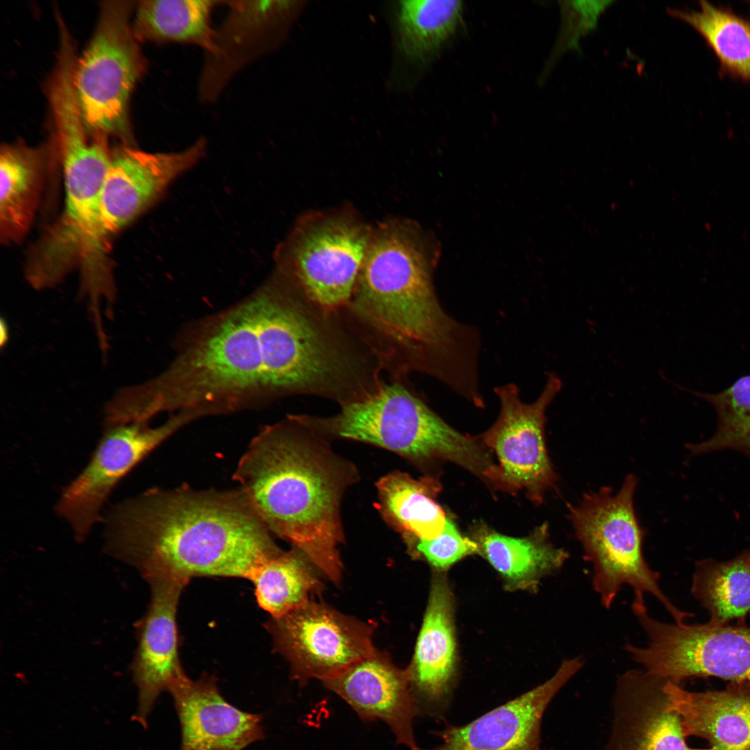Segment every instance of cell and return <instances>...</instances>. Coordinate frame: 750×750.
<instances>
[{
  "label": "cell",
  "instance_id": "1",
  "mask_svg": "<svg viewBox=\"0 0 750 750\" xmlns=\"http://www.w3.org/2000/svg\"><path fill=\"white\" fill-rule=\"evenodd\" d=\"M104 550L147 581L249 579L282 551L240 490H147L104 512Z\"/></svg>",
  "mask_w": 750,
  "mask_h": 750
},
{
  "label": "cell",
  "instance_id": "2",
  "mask_svg": "<svg viewBox=\"0 0 750 750\" xmlns=\"http://www.w3.org/2000/svg\"><path fill=\"white\" fill-rule=\"evenodd\" d=\"M304 359L295 310L272 280L220 317L161 381L173 408L212 413L253 392L297 394Z\"/></svg>",
  "mask_w": 750,
  "mask_h": 750
},
{
  "label": "cell",
  "instance_id": "3",
  "mask_svg": "<svg viewBox=\"0 0 750 750\" xmlns=\"http://www.w3.org/2000/svg\"><path fill=\"white\" fill-rule=\"evenodd\" d=\"M233 478L270 533L340 583V503L345 489L357 478L349 461L291 416L251 440Z\"/></svg>",
  "mask_w": 750,
  "mask_h": 750
},
{
  "label": "cell",
  "instance_id": "4",
  "mask_svg": "<svg viewBox=\"0 0 750 750\" xmlns=\"http://www.w3.org/2000/svg\"><path fill=\"white\" fill-rule=\"evenodd\" d=\"M433 236L410 221L385 222L372 231L347 310L376 340L391 346L427 342L451 317L433 285L440 258Z\"/></svg>",
  "mask_w": 750,
  "mask_h": 750
},
{
  "label": "cell",
  "instance_id": "5",
  "mask_svg": "<svg viewBox=\"0 0 750 750\" xmlns=\"http://www.w3.org/2000/svg\"><path fill=\"white\" fill-rule=\"evenodd\" d=\"M294 417L319 435L376 445L421 465L451 462L484 482L497 466L479 439L452 428L397 381L341 405L333 416Z\"/></svg>",
  "mask_w": 750,
  "mask_h": 750
},
{
  "label": "cell",
  "instance_id": "6",
  "mask_svg": "<svg viewBox=\"0 0 750 750\" xmlns=\"http://www.w3.org/2000/svg\"><path fill=\"white\" fill-rule=\"evenodd\" d=\"M60 151L65 208L59 221L35 251L26 277L34 289L45 290L56 285L80 265L81 287L99 291L114 281L106 261L108 244L101 222V190L111 157L100 139Z\"/></svg>",
  "mask_w": 750,
  "mask_h": 750
},
{
  "label": "cell",
  "instance_id": "7",
  "mask_svg": "<svg viewBox=\"0 0 750 750\" xmlns=\"http://www.w3.org/2000/svg\"><path fill=\"white\" fill-rule=\"evenodd\" d=\"M636 486V477L629 474L617 492L604 487L569 506L568 517L592 565L593 589L601 605L609 609L622 588L628 585L633 591V602L645 603L644 595L651 594L675 623H685L692 615L670 601L660 586L659 573L644 558V531L634 509Z\"/></svg>",
  "mask_w": 750,
  "mask_h": 750
},
{
  "label": "cell",
  "instance_id": "8",
  "mask_svg": "<svg viewBox=\"0 0 750 750\" xmlns=\"http://www.w3.org/2000/svg\"><path fill=\"white\" fill-rule=\"evenodd\" d=\"M647 638L644 647L627 644L631 659L649 674L679 685L691 678L750 681V626L669 624L652 617L646 604H632Z\"/></svg>",
  "mask_w": 750,
  "mask_h": 750
},
{
  "label": "cell",
  "instance_id": "9",
  "mask_svg": "<svg viewBox=\"0 0 750 750\" xmlns=\"http://www.w3.org/2000/svg\"><path fill=\"white\" fill-rule=\"evenodd\" d=\"M132 1H109L74 71V85L86 128L130 139L127 106L144 60L132 30Z\"/></svg>",
  "mask_w": 750,
  "mask_h": 750
},
{
  "label": "cell",
  "instance_id": "10",
  "mask_svg": "<svg viewBox=\"0 0 750 750\" xmlns=\"http://www.w3.org/2000/svg\"><path fill=\"white\" fill-rule=\"evenodd\" d=\"M372 230L344 214L316 215L294 230L282 273L314 303L340 312L349 303Z\"/></svg>",
  "mask_w": 750,
  "mask_h": 750
},
{
  "label": "cell",
  "instance_id": "11",
  "mask_svg": "<svg viewBox=\"0 0 750 750\" xmlns=\"http://www.w3.org/2000/svg\"><path fill=\"white\" fill-rule=\"evenodd\" d=\"M562 386L559 376L549 373L540 396L529 403L521 400L514 383L494 388L499 415L479 440L498 459V490L512 494L523 491L538 505L555 488L557 475L546 447L545 414Z\"/></svg>",
  "mask_w": 750,
  "mask_h": 750
},
{
  "label": "cell",
  "instance_id": "12",
  "mask_svg": "<svg viewBox=\"0 0 750 750\" xmlns=\"http://www.w3.org/2000/svg\"><path fill=\"white\" fill-rule=\"evenodd\" d=\"M181 413L158 427L147 422L105 426L88 463L62 490L56 512L83 542L101 522L103 507L120 481L178 428L192 419Z\"/></svg>",
  "mask_w": 750,
  "mask_h": 750
},
{
  "label": "cell",
  "instance_id": "13",
  "mask_svg": "<svg viewBox=\"0 0 750 750\" xmlns=\"http://www.w3.org/2000/svg\"><path fill=\"white\" fill-rule=\"evenodd\" d=\"M374 628L313 599L266 623L276 650L300 685L322 681L374 653Z\"/></svg>",
  "mask_w": 750,
  "mask_h": 750
},
{
  "label": "cell",
  "instance_id": "14",
  "mask_svg": "<svg viewBox=\"0 0 750 750\" xmlns=\"http://www.w3.org/2000/svg\"><path fill=\"white\" fill-rule=\"evenodd\" d=\"M229 10L215 29L198 84L201 101L212 103L245 67L272 50L284 35L294 2L224 1Z\"/></svg>",
  "mask_w": 750,
  "mask_h": 750
},
{
  "label": "cell",
  "instance_id": "15",
  "mask_svg": "<svg viewBox=\"0 0 750 750\" xmlns=\"http://www.w3.org/2000/svg\"><path fill=\"white\" fill-rule=\"evenodd\" d=\"M206 140L187 149L148 153L130 147L111 157L101 196L103 236L110 238L151 206L182 173L204 155Z\"/></svg>",
  "mask_w": 750,
  "mask_h": 750
},
{
  "label": "cell",
  "instance_id": "16",
  "mask_svg": "<svg viewBox=\"0 0 750 750\" xmlns=\"http://www.w3.org/2000/svg\"><path fill=\"white\" fill-rule=\"evenodd\" d=\"M564 660L544 683L462 726L448 724L435 734L440 744L415 750H541L543 715L560 689L583 667Z\"/></svg>",
  "mask_w": 750,
  "mask_h": 750
},
{
  "label": "cell",
  "instance_id": "17",
  "mask_svg": "<svg viewBox=\"0 0 750 750\" xmlns=\"http://www.w3.org/2000/svg\"><path fill=\"white\" fill-rule=\"evenodd\" d=\"M149 605L140 622L138 644L132 662L138 690L137 721L146 726L159 695L185 673L179 659L176 613L181 592L188 581L162 576L147 581Z\"/></svg>",
  "mask_w": 750,
  "mask_h": 750
},
{
  "label": "cell",
  "instance_id": "18",
  "mask_svg": "<svg viewBox=\"0 0 750 750\" xmlns=\"http://www.w3.org/2000/svg\"><path fill=\"white\" fill-rule=\"evenodd\" d=\"M322 682L362 720L383 722L397 743L410 750L419 747L413 724L419 712L408 669H399L376 650Z\"/></svg>",
  "mask_w": 750,
  "mask_h": 750
},
{
  "label": "cell",
  "instance_id": "19",
  "mask_svg": "<svg viewBox=\"0 0 750 750\" xmlns=\"http://www.w3.org/2000/svg\"><path fill=\"white\" fill-rule=\"evenodd\" d=\"M167 692L180 722V750H243L265 737L262 716L228 703L214 676L203 674L194 681L184 673Z\"/></svg>",
  "mask_w": 750,
  "mask_h": 750
},
{
  "label": "cell",
  "instance_id": "20",
  "mask_svg": "<svg viewBox=\"0 0 750 750\" xmlns=\"http://www.w3.org/2000/svg\"><path fill=\"white\" fill-rule=\"evenodd\" d=\"M442 572L434 574L415 653L408 668L419 714L442 717L456 675L454 598Z\"/></svg>",
  "mask_w": 750,
  "mask_h": 750
},
{
  "label": "cell",
  "instance_id": "21",
  "mask_svg": "<svg viewBox=\"0 0 750 750\" xmlns=\"http://www.w3.org/2000/svg\"><path fill=\"white\" fill-rule=\"evenodd\" d=\"M665 679L632 669L617 680L614 720L605 750H712L690 747L669 705Z\"/></svg>",
  "mask_w": 750,
  "mask_h": 750
},
{
  "label": "cell",
  "instance_id": "22",
  "mask_svg": "<svg viewBox=\"0 0 750 750\" xmlns=\"http://www.w3.org/2000/svg\"><path fill=\"white\" fill-rule=\"evenodd\" d=\"M664 690L685 737L703 738L712 750H750V681L690 692L665 680Z\"/></svg>",
  "mask_w": 750,
  "mask_h": 750
},
{
  "label": "cell",
  "instance_id": "23",
  "mask_svg": "<svg viewBox=\"0 0 750 750\" xmlns=\"http://www.w3.org/2000/svg\"><path fill=\"white\" fill-rule=\"evenodd\" d=\"M471 535L478 554L499 573L510 591H536L541 580L559 570L569 556L549 541L547 523L524 538L499 533L483 523L477 524Z\"/></svg>",
  "mask_w": 750,
  "mask_h": 750
},
{
  "label": "cell",
  "instance_id": "24",
  "mask_svg": "<svg viewBox=\"0 0 750 750\" xmlns=\"http://www.w3.org/2000/svg\"><path fill=\"white\" fill-rule=\"evenodd\" d=\"M378 508L384 518L404 538L431 540L443 531L447 516L436 502L441 490L438 479L414 478L394 472L376 483Z\"/></svg>",
  "mask_w": 750,
  "mask_h": 750
},
{
  "label": "cell",
  "instance_id": "25",
  "mask_svg": "<svg viewBox=\"0 0 750 750\" xmlns=\"http://www.w3.org/2000/svg\"><path fill=\"white\" fill-rule=\"evenodd\" d=\"M38 150L22 145L3 146L0 154V235L9 244L27 233L36 210L44 174Z\"/></svg>",
  "mask_w": 750,
  "mask_h": 750
},
{
  "label": "cell",
  "instance_id": "26",
  "mask_svg": "<svg viewBox=\"0 0 750 750\" xmlns=\"http://www.w3.org/2000/svg\"><path fill=\"white\" fill-rule=\"evenodd\" d=\"M221 1L144 0L136 6L132 30L136 40L156 43L177 42L201 47L212 44V12Z\"/></svg>",
  "mask_w": 750,
  "mask_h": 750
},
{
  "label": "cell",
  "instance_id": "27",
  "mask_svg": "<svg viewBox=\"0 0 750 750\" xmlns=\"http://www.w3.org/2000/svg\"><path fill=\"white\" fill-rule=\"evenodd\" d=\"M691 593L716 624L745 622L750 615V550L720 561L695 562Z\"/></svg>",
  "mask_w": 750,
  "mask_h": 750
},
{
  "label": "cell",
  "instance_id": "28",
  "mask_svg": "<svg viewBox=\"0 0 750 750\" xmlns=\"http://www.w3.org/2000/svg\"><path fill=\"white\" fill-rule=\"evenodd\" d=\"M312 564L299 549L281 551L257 567L250 576L259 606L272 618L283 616L322 590Z\"/></svg>",
  "mask_w": 750,
  "mask_h": 750
},
{
  "label": "cell",
  "instance_id": "29",
  "mask_svg": "<svg viewBox=\"0 0 750 750\" xmlns=\"http://www.w3.org/2000/svg\"><path fill=\"white\" fill-rule=\"evenodd\" d=\"M462 13L459 0L400 1L396 17L399 50L412 60H427L454 35Z\"/></svg>",
  "mask_w": 750,
  "mask_h": 750
},
{
  "label": "cell",
  "instance_id": "30",
  "mask_svg": "<svg viewBox=\"0 0 750 750\" xmlns=\"http://www.w3.org/2000/svg\"><path fill=\"white\" fill-rule=\"evenodd\" d=\"M699 4V10L667 8V12L701 34L724 72L750 83V22L708 2Z\"/></svg>",
  "mask_w": 750,
  "mask_h": 750
},
{
  "label": "cell",
  "instance_id": "31",
  "mask_svg": "<svg viewBox=\"0 0 750 750\" xmlns=\"http://www.w3.org/2000/svg\"><path fill=\"white\" fill-rule=\"evenodd\" d=\"M687 391L710 403L717 415V427L712 435L700 442L687 444L691 455L733 450L750 460V374L740 377L718 393Z\"/></svg>",
  "mask_w": 750,
  "mask_h": 750
},
{
  "label": "cell",
  "instance_id": "32",
  "mask_svg": "<svg viewBox=\"0 0 750 750\" xmlns=\"http://www.w3.org/2000/svg\"><path fill=\"white\" fill-rule=\"evenodd\" d=\"M404 539L412 553L421 556L438 572H444L466 556L478 554L476 542L464 536L448 517L443 531L435 538Z\"/></svg>",
  "mask_w": 750,
  "mask_h": 750
}]
</instances>
